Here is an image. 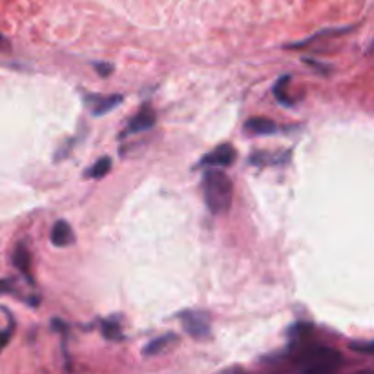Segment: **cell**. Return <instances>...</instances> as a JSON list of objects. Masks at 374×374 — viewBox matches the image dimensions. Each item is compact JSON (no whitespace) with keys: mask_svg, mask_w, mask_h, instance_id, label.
I'll list each match as a JSON object with an SVG mask.
<instances>
[{"mask_svg":"<svg viewBox=\"0 0 374 374\" xmlns=\"http://www.w3.org/2000/svg\"><path fill=\"white\" fill-rule=\"evenodd\" d=\"M112 170V159L110 158H101L97 161V163L94 164V167L88 170V178H94V179H101L104 178L106 173Z\"/></svg>","mask_w":374,"mask_h":374,"instance_id":"obj_13","label":"cell"},{"mask_svg":"<svg viewBox=\"0 0 374 374\" xmlns=\"http://www.w3.org/2000/svg\"><path fill=\"white\" fill-rule=\"evenodd\" d=\"M155 124V114H153L152 110L148 108V106H144L141 112H139L135 117L132 119L128 123V128H126V133H141V132H146V130H150Z\"/></svg>","mask_w":374,"mask_h":374,"instance_id":"obj_7","label":"cell"},{"mask_svg":"<svg viewBox=\"0 0 374 374\" xmlns=\"http://www.w3.org/2000/svg\"><path fill=\"white\" fill-rule=\"evenodd\" d=\"M95 69H97L101 75H104V77L108 74H112V66L110 65H95Z\"/></svg>","mask_w":374,"mask_h":374,"instance_id":"obj_18","label":"cell"},{"mask_svg":"<svg viewBox=\"0 0 374 374\" xmlns=\"http://www.w3.org/2000/svg\"><path fill=\"white\" fill-rule=\"evenodd\" d=\"M350 349L359 350V352H365V355H373L374 343H373V341H365V343H358V341H352V343H350Z\"/></svg>","mask_w":374,"mask_h":374,"instance_id":"obj_16","label":"cell"},{"mask_svg":"<svg viewBox=\"0 0 374 374\" xmlns=\"http://www.w3.org/2000/svg\"><path fill=\"white\" fill-rule=\"evenodd\" d=\"M13 265L19 269L24 276L30 278V271H31V254L28 250V246L24 243L17 245L15 252H13Z\"/></svg>","mask_w":374,"mask_h":374,"instance_id":"obj_10","label":"cell"},{"mask_svg":"<svg viewBox=\"0 0 374 374\" xmlns=\"http://www.w3.org/2000/svg\"><path fill=\"white\" fill-rule=\"evenodd\" d=\"M123 103V95H88L86 104L94 115H106Z\"/></svg>","mask_w":374,"mask_h":374,"instance_id":"obj_5","label":"cell"},{"mask_svg":"<svg viewBox=\"0 0 374 374\" xmlns=\"http://www.w3.org/2000/svg\"><path fill=\"white\" fill-rule=\"evenodd\" d=\"M300 369L307 374H325V373H334L343 365V356L340 350L332 349V347H305L301 349L298 355Z\"/></svg>","mask_w":374,"mask_h":374,"instance_id":"obj_2","label":"cell"},{"mask_svg":"<svg viewBox=\"0 0 374 374\" xmlns=\"http://www.w3.org/2000/svg\"><path fill=\"white\" fill-rule=\"evenodd\" d=\"M246 132L254 133V135H272V133H278V124L272 121V119L266 117H252L246 121L245 124Z\"/></svg>","mask_w":374,"mask_h":374,"instance_id":"obj_8","label":"cell"},{"mask_svg":"<svg viewBox=\"0 0 374 374\" xmlns=\"http://www.w3.org/2000/svg\"><path fill=\"white\" fill-rule=\"evenodd\" d=\"M236 150L232 144H219L210 153L201 159V167L205 168H228L236 161Z\"/></svg>","mask_w":374,"mask_h":374,"instance_id":"obj_4","label":"cell"},{"mask_svg":"<svg viewBox=\"0 0 374 374\" xmlns=\"http://www.w3.org/2000/svg\"><path fill=\"white\" fill-rule=\"evenodd\" d=\"M287 159H289V152H281L280 155H276V153L257 152V153H252L250 163L252 164H257V167H265V164L285 163Z\"/></svg>","mask_w":374,"mask_h":374,"instance_id":"obj_11","label":"cell"},{"mask_svg":"<svg viewBox=\"0 0 374 374\" xmlns=\"http://www.w3.org/2000/svg\"><path fill=\"white\" fill-rule=\"evenodd\" d=\"M13 294V280H0V294Z\"/></svg>","mask_w":374,"mask_h":374,"instance_id":"obj_17","label":"cell"},{"mask_svg":"<svg viewBox=\"0 0 374 374\" xmlns=\"http://www.w3.org/2000/svg\"><path fill=\"white\" fill-rule=\"evenodd\" d=\"M178 341V334H163L159 336V338H155V340H152L150 343L146 345L143 349V355L144 356H155V355H161V352H164L167 349H170V345L176 343Z\"/></svg>","mask_w":374,"mask_h":374,"instance_id":"obj_9","label":"cell"},{"mask_svg":"<svg viewBox=\"0 0 374 374\" xmlns=\"http://www.w3.org/2000/svg\"><path fill=\"white\" fill-rule=\"evenodd\" d=\"M179 320L182 323V329L188 336H192L194 340H207L212 332L210 318L205 312L199 310H185L179 316Z\"/></svg>","mask_w":374,"mask_h":374,"instance_id":"obj_3","label":"cell"},{"mask_svg":"<svg viewBox=\"0 0 374 374\" xmlns=\"http://www.w3.org/2000/svg\"><path fill=\"white\" fill-rule=\"evenodd\" d=\"M289 80H291V77L285 75V77H281V79L276 83V86H274V97H276L278 103L283 104V106H292V101L289 99V94H287Z\"/></svg>","mask_w":374,"mask_h":374,"instance_id":"obj_12","label":"cell"},{"mask_svg":"<svg viewBox=\"0 0 374 374\" xmlns=\"http://www.w3.org/2000/svg\"><path fill=\"white\" fill-rule=\"evenodd\" d=\"M103 334L108 340H123V332H121V323L119 320L112 318V320L103 321Z\"/></svg>","mask_w":374,"mask_h":374,"instance_id":"obj_14","label":"cell"},{"mask_svg":"<svg viewBox=\"0 0 374 374\" xmlns=\"http://www.w3.org/2000/svg\"><path fill=\"white\" fill-rule=\"evenodd\" d=\"M13 329H15V325H13V320H11V325L6 327V329L0 332V352L6 349V345L10 343L11 336H13Z\"/></svg>","mask_w":374,"mask_h":374,"instance_id":"obj_15","label":"cell"},{"mask_svg":"<svg viewBox=\"0 0 374 374\" xmlns=\"http://www.w3.org/2000/svg\"><path fill=\"white\" fill-rule=\"evenodd\" d=\"M51 243L59 248H65V246L74 245L75 243V234L74 228L69 225L68 221H57L51 228Z\"/></svg>","mask_w":374,"mask_h":374,"instance_id":"obj_6","label":"cell"},{"mask_svg":"<svg viewBox=\"0 0 374 374\" xmlns=\"http://www.w3.org/2000/svg\"><path fill=\"white\" fill-rule=\"evenodd\" d=\"M203 196L210 214L214 216L227 214L234 199L232 179L219 168H208L207 172L203 173Z\"/></svg>","mask_w":374,"mask_h":374,"instance_id":"obj_1","label":"cell"}]
</instances>
